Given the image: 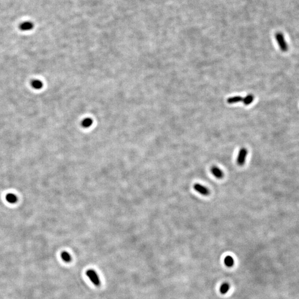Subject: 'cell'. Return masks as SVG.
Returning a JSON list of instances; mask_svg holds the SVG:
<instances>
[{
  "label": "cell",
  "instance_id": "obj_1",
  "mask_svg": "<svg viewBox=\"0 0 299 299\" xmlns=\"http://www.w3.org/2000/svg\"><path fill=\"white\" fill-rule=\"evenodd\" d=\"M275 39L280 49L284 52H287L288 50V46L282 33H277L275 34Z\"/></svg>",
  "mask_w": 299,
  "mask_h": 299
},
{
  "label": "cell",
  "instance_id": "obj_2",
  "mask_svg": "<svg viewBox=\"0 0 299 299\" xmlns=\"http://www.w3.org/2000/svg\"><path fill=\"white\" fill-rule=\"evenodd\" d=\"M86 275L88 277V278L90 279L92 283L94 284L96 286H99L100 285V279L95 270L92 269L88 270L86 272Z\"/></svg>",
  "mask_w": 299,
  "mask_h": 299
},
{
  "label": "cell",
  "instance_id": "obj_3",
  "mask_svg": "<svg viewBox=\"0 0 299 299\" xmlns=\"http://www.w3.org/2000/svg\"><path fill=\"white\" fill-rule=\"evenodd\" d=\"M247 155H248V150L246 148L243 147L240 150V151H239L238 155L237 160V162L238 165L241 166L245 164Z\"/></svg>",
  "mask_w": 299,
  "mask_h": 299
},
{
  "label": "cell",
  "instance_id": "obj_4",
  "mask_svg": "<svg viewBox=\"0 0 299 299\" xmlns=\"http://www.w3.org/2000/svg\"><path fill=\"white\" fill-rule=\"evenodd\" d=\"M193 188L197 192L202 194L203 196H208L209 194L208 189L199 183H195L193 185Z\"/></svg>",
  "mask_w": 299,
  "mask_h": 299
},
{
  "label": "cell",
  "instance_id": "obj_5",
  "mask_svg": "<svg viewBox=\"0 0 299 299\" xmlns=\"http://www.w3.org/2000/svg\"><path fill=\"white\" fill-rule=\"evenodd\" d=\"M211 171L214 176L218 179H221L223 177V172L217 166H213L211 168Z\"/></svg>",
  "mask_w": 299,
  "mask_h": 299
},
{
  "label": "cell",
  "instance_id": "obj_6",
  "mask_svg": "<svg viewBox=\"0 0 299 299\" xmlns=\"http://www.w3.org/2000/svg\"><path fill=\"white\" fill-rule=\"evenodd\" d=\"M33 27V24L30 22H26L22 23L20 26V29L22 31H29Z\"/></svg>",
  "mask_w": 299,
  "mask_h": 299
},
{
  "label": "cell",
  "instance_id": "obj_7",
  "mask_svg": "<svg viewBox=\"0 0 299 299\" xmlns=\"http://www.w3.org/2000/svg\"><path fill=\"white\" fill-rule=\"evenodd\" d=\"M243 98H242L241 96H235L229 98L227 99V102L228 104H234V103H237L238 102H243Z\"/></svg>",
  "mask_w": 299,
  "mask_h": 299
},
{
  "label": "cell",
  "instance_id": "obj_8",
  "mask_svg": "<svg viewBox=\"0 0 299 299\" xmlns=\"http://www.w3.org/2000/svg\"><path fill=\"white\" fill-rule=\"evenodd\" d=\"M254 95L252 94H249L243 98V102L245 105H249L251 104L252 102L254 101Z\"/></svg>",
  "mask_w": 299,
  "mask_h": 299
},
{
  "label": "cell",
  "instance_id": "obj_9",
  "mask_svg": "<svg viewBox=\"0 0 299 299\" xmlns=\"http://www.w3.org/2000/svg\"><path fill=\"white\" fill-rule=\"evenodd\" d=\"M60 256H61L62 260L66 263H69L72 260V257L70 256L69 253H68L67 251L62 252L61 253Z\"/></svg>",
  "mask_w": 299,
  "mask_h": 299
},
{
  "label": "cell",
  "instance_id": "obj_10",
  "mask_svg": "<svg viewBox=\"0 0 299 299\" xmlns=\"http://www.w3.org/2000/svg\"><path fill=\"white\" fill-rule=\"evenodd\" d=\"M224 263L228 267H231L234 264V259L232 256H226L224 259Z\"/></svg>",
  "mask_w": 299,
  "mask_h": 299
},
{
  "label": "cell",
  "instance_id": "obj_11",
  "mask_svg": "<svg viewBox=\"0 0 299 299\" xmlns=\"http://www.w3.org/2000/svg\"><path fill=\"white\" fill-rule=\"evenodd\" d=\"M32 86L35 89H40L43 86V83L40 80H34L32 81Z\"/></svg>",
  "mask_w": 299,
  "mask_h": 299
},
{
  "label": "cell",
  "instance_id": "obj_12",
  "mask_svg": "<svg viewBox=\"0 0 299 299\" xmlns=\"http://www.w3.org/2000/svg\"><path fill=\"white\" fill-rule=\"evenodd\" d=\"M6 199L7 201L11 203H15L17 200V198L16 197V195L13 194H8L6 196Z\"/></svg>",
  "mask_w": 299,
  "mask_h": 299
},
{
  "label": "cell",
  "instance_id": "obj_13",
  "mask_svg": "<svg viewBox=\"0 0 299 299\" xmlns=\"http://www.w3.org/2000/svg\"><path fill=\"white\" fill-rule=\"evenodd\" d=\"M230 289V285L228 283L223 284L220 288V291L222 294H226Z\"/></svg>",
  "mask_w": 299,
  "mask_h": 299
},
{
  "label": "cell",
  "instance_id": "obj_14",
  "mask_svg": "<svg viewBox=\"0 0 299 299\" xmlns=\"http://www.w3.org/2000/svg\"><path fill=\"white\" fill-rule=\"evenodd\" d=\"M93 124V121L92 120L90 119V118H86L83 121H82V126L84 127V128H89L90 127L91 124Z\"/></svg>",
  "mask_w": 299,
  "mask_h": 299
}]
</instances>
